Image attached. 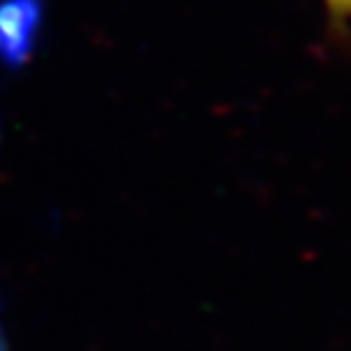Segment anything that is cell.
<instances>
[{"instance_id": "1", "label": "cell", "mask_w": 351, "mask_h": 351, "mask_svg": "<svg viewBox=\"0 0 351 351\" xmlns=\"http://www.w3.org/2000/svg\"><path fill=\"white\" fill-rule=\"evenodd\" d=\"M42 0H0V61L20 66L34 49Z\"/></svg>"}, {"instance_id": "2", "label": "cell", "mask_w": 351, "mask_h": 351, "mask_svg": "<svg viewBox=\"0 0 351 351\" xmlns=\"http://www.w3.org/2000/svg\"><path fill=\"white\" fill-rule=\"evenodd\" d=\"M329 5L339 12H351V0H329Z\"/></svg>"}]
</instances>
